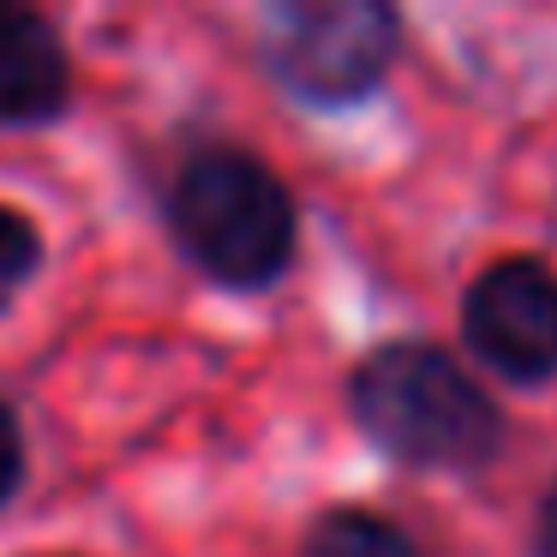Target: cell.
<instances>
[{
  "mask_svg": "<svg viewBox=\"0 0 557 557\" xmlns=\"http://www.w3.org/2000/svg\"><path fill=\"white\" fill-rule=\"evenodd\" d=\"M354 420L408 468L473 473L504 456V413L456 354L432 342H384L354 366Z\"/></svg>",
  "mask_w": 557,
  "mask_h": 557,
  "instance_id": "1",
  "label": "cell"
},
{
  "mask_svg": "<svg viewBox=\"0 0 557 557\" xmlns=\"http://www.w3.org/2000/svg\"><path fill=\"white\" fill-rule=\"evenodd\" d=\"M181 252L228 288H270L294 264V198L246 150H198L169 193Z\"/></svg>",
  "mask_w": 557,
  "mask_h": 557,
  "instance_id": "2",
  "label": "cell"
},
{
  "mask_svg": "<svg viewBox=\"0 0 557 557\" xmlns=\"http://www.w3.org/2000/svg\"><path fill=\"white\" fill-rule=\"evenodd\" d=\"M401 18L384 0H288L264 25V66L306 109L366 102L396 66Z\"/></svg>",
  "mask_w": 557,
  "mask_h": 557,
  "instance_id": "3",
  "label": "cell"
},
{
  "mask_svg": "<svg viewBox=\"0 0 557 557\" xmlns=\"http://www.w3.org/2000/svg\"><path fill=\"white\" fill-rule=\"evenodd\" d=\"M461 336L509 384L557 377V276L540 258H497L461 300Z\"/></svg>",
  "mask_w": 557,
  "mask_h": 557,
  "instance_id": "4",
  "label": "cell"
},
{
  "mask_svg": "<svg viewBox=\"0 0 557 557\" xmlns=\"http://www.w3.org/2000/svg\"><path fill=\"white\" fill-rule=\"evenodd\" d=\"M73 102L61 30L30 7H0V126H42Z\"/></svg>",
  "mask_w": 557,
  "mask_h": 557,
  "instance_id": "5",
  "label": "cell"
},
{
  "mask_svg": "<svg viewBox=\"0 0 557 557\" xmlns=\"http://www.w3.org/2000/svg\"><path fill=\"white\" fill-rule=\"evenodd\" d=\"M300 557H420L401 528H389L372 509H330L312 521Z\"/></svg>",
  "mask_w": 557,
  "mask_h": 557,
  "instance_id": "6",
  "label": "cell"
},
{
  "mask_svg": "<svg viewBox=\"0 0 557 557\" xmlns=\"http://www.w3.org/2000/svg\"><path fill=\"white\" fill-rule=\"evenodd\" d=\"M37 264H42V234H37V222H30L25 210L0 205V282L13 288V282H25Z\"/></svg>",
  "mask_w": 557,
  "mask_h": 557,
  "instance_id": "7",
  "label": "cell"
},
{
  "mask_svg": "<svg viewBox=\"0 0 557 557\" xmlns=\"http://www.w3.org/2000/svg\"><path fill=\"white\" fill-rule=\"evenodd\" d=\"M25 480V432H18V413L0 401V504L18 492Z\"/></svg>",
  "mask_w": 557,
  "mask_h": 557,
  "instance_id": "8",
  "label": "cell"
},
{
  "mask_svg": "<svg viewBox=\"0 0 557 557\" xmlns=\"http://www.w3.org/2000/svg\"><path fill=\"white\" fill-rule=\"evenodd\" d=\"M533 552H540V557H557V485L545 492L540 521H533Z\"/></svg>",
  "mask_w": 557,
  "mask_h": 557,
  "instance_id": "9",
  "label": "cell"
}]
</instances>
